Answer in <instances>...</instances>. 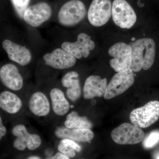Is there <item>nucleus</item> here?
Here are the masks:
<instances>
[{
    "label": "nucleus",
    "instance_id": "obj_1",
    "mask_svg": "<svg viewBox=\"0 0 159 159\" xmlns=\"http://www.w3.org/2000/svg\"><path fill=\"white\" fill-rule=\"evenodd\" d=\"M131 47L132 72H138L142 69L147 70L152 66L156 55V44L148 38L140 39L135 41Z\"/></svg>",
    "mask_w": 159,
    "mask_h": 159
},
{
    "label": "nucleus",
    "instance_id": "obj_2",
    "mask_svg": "<svg viewBox=\"0 0 159 159\" xmlns=\"http://www.w3.org/2000/svg\"><path fill=\"white\" fill-rule=\"evenodd\" d=\"M129 119L132 123L141 128L149 127L159 119V101L152 100L135 109L131 112Z\"/></svg>",
    "mask_w": 159,
    "mask_h": 159
},
{
    "label": "nucleus",
    "instance_id": "obj_3",
    "mask_svg": "<svg viewBox=\"0 0 159 159\" xmlns=\"http://www.w3.org/2000/svg\"><path fill=\"white\" fill-rule=\"evenodd\" d=\"M87 11L84 4L79 0H71L65 3L58 13V20L63 26L76 25L85 18Z\"/></svg>",
    "mask_w": 159,
    "mask_h": 159
},
{
    "label": "nucleus",
    "instance_id": "obj_4",
    "mask_svg": "<svg viewBox=\"0 0 159 159\" xmlns=\"http://www.w3.org/2000/svg\"><path fill=\"white\" fill-rule=\"evenodd\" d=\"M108 54L113 57L110 61L111 67L117 73L132 71L130 45L125 43H117L110 48Z\"/></svg>",
    "mask_w": 159,
    "mask_h": 159
},
{
    "label": "nucleus",
    "instance_id": "obj_5",
    "mask_svg": "<svg viewBox=\"0 0 159 159\" xmlns=\"http://www.w3.org/2000/svg\"><path fill=\"white\" fill-rule=\"evenodd\" d=\"M111 137L119 145H135L142 142L145 137L143 130L133 123H122L112 131Z\"/></svg>",
    "mask_w": 159,
    "mask_h": 159
},
{
    "label": "nucleus",
    "instance_id": "obj_6",
    "mask_svg": "<svg viewBox=\"0 0 159 159\" xmlns=\"http://www.w3.org/2000/svg\"><path fill=\"white\" fill-rule=\"evenodd\" d=\"M112 16L115 24L122 29H130L137 20L134 10L125 0H114Z\"/></svg>",
    "mask_w": 159,
    "mask_h": 159
},
{
    "label": "nucleus",
    "instance_id": "obj_7",
    "mask_svg": "<svg viewBox=\"0 0 159 159\" xmlns=\"http://www.w3.org/2000/svg\"><path fill=\"white\" fill-rule=\"evenodd\" d=\"M134 82V77L132 71L117 73L107 84L103 97L108 99L117 97L128 89Z\"/></svg>",
    "mask_w": 159,
    "mask_h": 159
},
{
    "label": "nucleus",
    "instance_id": "obj_8",
    "mask_svg": "<svg viewBox=\"0 0 159 159\" xmlns=\"http://www.w3.org/2000/svg\"><path fill=\"white\" fill-rule=\"evenodd\" d=\"M112 7L111 0H93L88 12L89 22L95 27L104 25L110 19Z\"/></svg>",
    "mask_w": 159,
    "mask_h": 159
},
{
    "label": "nucleus",
    "instance_id": "obj_9",
    "mask_svg": "<svg viewBox=\"0 0 159 159\" xmlns=\"http://www.w3.org/2000/svg\"><path fill=\"white\" fill-rule=\"evenodd\" d=\"M12 134L16 137L13 143L14 148L18 150H25L27 148L34 150L42 144L40 137L37 134H29L25 126L22 124L15 126L11 131Z\"/></svg>",
    "mask_w": 159,
    "mask_h": 159
},
{
    "label": "nucleus",
    "instance_id": "obj_10",
    "mask_svg": "<svg viewBox=\"0 0 159 159\" xmlns=\"http://www.w3.org/2000/svg\"><path fill=\"white\" fill-rule=\"evenodd\" d=\"M95 47V43L90 36L84 33H80L75 42H65L61 44V48L79 59L88 57Z\"/></svg>",
    "mask_w": 159,
    "mask_h": 159
},
{
    "label": "nucleus",
    "instance_id": "obj_11",
    "mask_svg": "<svg viewBox=\"0 0 159 159\" xmlns=\"http://www.w3.org/2000/svg\"><path fill=\"white\" fill-rule=\"evenodd\" d=\"M51 15L52 9L50 5L45 2H41L28 7L23 19L30 26L36 28L48 21Z\"/></svg>",
    "mask_w": 159,
    "mask_h": 159
},
{
    "label": "nucleus",
    "instance_id": "obj_12",
    "mask_svg": "<svg viewBox=\"0 0 159 159\" xmlns=\"http://www.w3.org/2000/svg\"><path fill=\"white\" fill-rule=\"evenodd\" d=\"M46 65L57 70H64L74 66L77 58L63 49L56 48L43 57Z\"/></svg>",
    "mask_w": 159,
    "mask_h": 159
},
{
    "label": "nucleus",
    "instance_id": "obj_13",
    "mask_svg": "<svg viewBox=\"0 0 159 159\" xmlns=\"http://www.w3.org/2000/svg\"><path fill=\"white\" fill-rule=\"evenodd\" d=\"M2 47L9 59L20 65L26 66L31 62L32 59L31 52L25 46L6 39L2 42Z\"/></svg>",
    "mask_w": 159,
    "mask_h": 159
},
{
    "label": "nucleus",
    "instance_id": "obj_14",
    "mask_svg": "<svg viewBox=\"0 0 159 159\" xmlns=\"http://www.w3.org/2000/svg\"><path fill=\"white\" fill-rule=\"evenodd\" d=\"M0 79L3 84L13 91H19L24 85L23 77L17 67L12 64H6L0 70Z\"/></svg>",
    "mask_w": 159,
    "mask_h": 159
},
{
    "label": "nucleus",
    "instance_id": "obj_15",
    "mask_svg": "<svg viewBox=\"0 0 159 159\" xmlns=\"http://www.w3.org/2000/svg\"><path fill=\"white\" fill-rule=\"evenodd\" d=\"M107 86V79L98 75H92L86 80L83 88V97L86 99L104 96Z\"/></svg>",
    "mask_w": 159,
    "mask_h": 159
},
{
    "label": "nucleus",
    "instance_id": "obj_16",
    "mask_svg": "<svg viewBox=\"0 0 159 159\" xmlns=\"http://www.w3.org/2000/svg\"><path fill=\"white\" fill-rule=\"evenodd\" d=\"M55 135L59 139H71L76 142H89L94 138L90 129H69L64 126L57 127Z\"/></svg>",
    "mask_w": 159,
    "mask_h": 159
},
{
    "label": "nucleus",
    "instance_id": "obj_17",
    "mask_svg": "<svg viewBox=\"0 0 159 159\" xmlns=\"http://www.w3.org/2000/svg\"><path fill=\"white\" fill-rule=\"evenodd\" d=\"M61 84L67 89L66 95L70 101L75 102L80 98L81 89L78 73L75 71L68 72L63 76Z\"/></svg>",
    "mask_w": 159,
    "mask_h": 159
},
{
    "label": "nucleus",
    "instance_id": "obj_18",
    "mask_svg": "<svg viewBox=\"0 0 159 159\" xmlns=\"http://www.w3.org/2000/svg\"><path fill=\"white\" fill-rule=\"evenodd\" d=\"M29 106L31 112L38 117L48 116L51 109L48 99L40 92L32 94L29 100Z\"/></svg>",
    "mask_w": 159,
    "mask_h": 159
},
{
    "label": "nucleus",
    "instance_id": "obj_19",
    "mask_svg": "<svg viewBox=\"0 0 159 159\" xmlns=\"http://www.w3.org/2000/svg\"><path fill=\"white\" fill-rule=\"evenodd\" d=\"M22 105L21 100L16 94L9 91H4L0 94V107L8 113H17Z\"/></svg>",
    "mask_w": 159,
    "mask_h": 159
},
{
    "label": "nucleus",
    "instance_id": "obj_20",
    "mask_svg": "<svg viewBox=\"0 0 159 159\" xmlns=\"http://www.w3.org/2000/svg\"><path fill=\"white\" fill-rule=\"evenodd\" d=\"M50 97L54 113L60 116H65L69 111L70 104L61 90L54 88L51 91Z\"/></svg>",
    "mask_w": 159,
    "mask_h": 159
},
{
    "label": "nucleus",
    "instance_id": "obj_21",
    "mask_svg": "<svg viewBox=\"0 0 159 159\" xmlns=\"http://www.w3.org/2000/svg\"><path fill=\"white\" fill-rule=\"evenodd\" d=\"M65 127L69 129H90L93 123L87 117L80 116L76 111H72L67 116L64 122Z\"/></svg>",
    "mask_w": 159,
    "mask_h": 159
},
{
    "label": "nucleus",
    "instance_id": "obj_22",
    "mask_svg": "<svg viewBox=\"0 0 159 159\" xmlns=\"http://www.w3.org/2000/svg\"><path fill=\"white\" fill-rule=\"evenodd\" d=\"M57 149L59 152L65 155L72 158L76 155V152H80L81 148L75 141L70 139H62L60 142Z\"/></svg>",
    "mask_w": 159,
    "mask_h": 159
},
{
    "label": "nucleus",
    "instance_id": "obj_23",
    "mask_svg": "<svg viewBox=\"0 0 159 159\" xmlns=\"http://www.w3.org/2000/svg\"><path fill=\"white\" fill-rule=\"evenodd\" d=\"M18 15L20 18H23L24 13L30 2V0H11Z\"/></svg>",
    "mask_w": 159,
    "mask_h": 159
},
{
    "label": "nucleus",
    "instance_id": "obj_24",
    "mask_svg": "<svg viewBox=\"0 0 159 159\" xmlns=\"http://www.w3.org/2000/svg\"><path fill=\"white\" fill-rule=\"evenodd\" d=\"M159 141V131H154L146 137L143 142V146L146 148L153 147Z\"/></svg>",
    "mask_w": 159,
    "mask_h": 159
},
{
    "label": "nucleus",
    "instance_id": "obj_25",
    "mask_svg": "<svg viewBox=\"0 0 159 159\" xmlns=\"http://www.w3.org/2000/svg\"><path fill=\"white\" fill-rule=\"evenodd\" d=\"M46 159H70V158L59 152L53 156L49 157Z\"/></svg>",
    "mask_w": 159,
    "mask_h": 159
},
{
    "label": "nucleus",
    "instance_id": "obj_26",
    "mask_svg": "<svg viewBox=\"0 0 159 159\" xmlns=\"http://www.w3.org/2000/svg\"><path fill=\"white\" fill-rule=\"evenodd\" d=\"M6 129L3 124L2 117H0V140L6 135Z\"/></svg>",
    "mask_w": 159,
    "mask_h": 159
},
{
    "label": "nucleus",
    "instance_id": "obj_27",
    "mask_svg": "<svg viewBox=\"0 0 159 159\" xmlns=\"http://www.w3.org/2000/svg\"><path fill=\"white\" fill-rule=\"evenodd\" d=\"M27 159H41L39 157L35 156H32L27 158Z\"/></svg>",
    "mask_w": 159,
    "mask_h": 159
},
{
    "label": "nucleus",
    "instance_id": "obj_28",
    "mask_svg": "<svg viewBox=\"0 0 159 159\" xmlns=\"http://www.w3.org/2000/svg\"><path fill=\"white\" fill-rule=\"evenodd\" d=\"M157 159H159V156L158 157Z\"/></svg>",
    "mask_w": 159,
    "mask_h": 159
},
{
    "label": "nucleus",
    "instance_id": "obj_29",
    "mask_svg": "<svg viewBox=\"0 0 159 159\" xmlns=\"http://www.w3.org/2000/svg\"></svg>",
    "mask_w": 159,
    "mask_h": 159
}]
</instances>
